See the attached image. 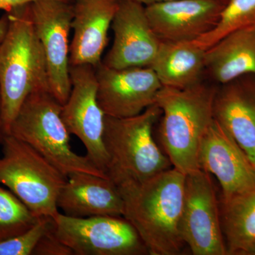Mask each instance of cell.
<instances>
[{"mask_svg":"<svg viewBox=\"0 0 255 255\" xmlns=\"http://www.w3.org/2000/svg\"><path fill=\"white\" fill-rule=\"evenodd\" d=\"M185 178L186 174L171 167L143 182L117 185L123 199L124 218L136 230L149 255L182 253Z\"/></svg>","mask_w":255,"mask_h":255,"instance_id":"1","label":"cell"},{"mask_svg":"<svg viewBox=\"0 0 255 255\" xmlns=\"http://www.w3.org/2000/svg\"><path fill=\"white\" fill-rule=\"evenodd\" d=\"M6 13L9 27L0 44L3 136L9 135L11 124L30 94L50 91L46 57L32 21L29 4Z\"/></svg>","mask_w":255,"mask_h":255,"instance_id":"2","label":"cell"},{"mask_svg":"<svg viewBox=\"0 0 255 255\" xmlns=\"http://www.w3.org/2000/svg\"><path fill=\"white\" fill-rule=\"evenodd\" d=\"M218 85L204 79L184 89L162 87L155 105L162 111L159 138L172 167L187 174L201 169V140L214 119Z\"/></svg>","mask_w":255,"mask_h":255,"instance_id":"3","label":"cell"},{"mask_svg":"<svg viewBox=\"0 0 255 255\" xmlns=\"http://www.w3.org/2000/svg\"><path fill=\"white\" fill-rule=\"evenodd\" d=\"M161 114L155 104L132 117L105 116L104 142L110 158L107 174L116 185L143 182L172 167L154 137Z\"/></svg>","mask_w":255,"mask_h":255,"instance_id":"4","label":"cell"},{"mask_svg":"<svg viewBox=\"0 0 255 255\" xmlns=\"http://www.w3.org/2000/svg\"><path fill=\"white\" fill-rule=\"evenodd\" d=\"M62 106L48 90L32 92L15 117L9 135L31 146L67 177L85 172L109 177L87 156L72 149L70 134L61 117Z\"/></svg>","mask_w":255,"mask_h":255,"instance_id":"5","label":"cell"},{"mask_svg":"<svg viewBox=\"0 0 255 255\" xmlns=\"http://www.w3.org/2000/svg\"><path fill=\"white\" fill-rule=\"evenodd\" d=\"M0 184L11 191L37 217L54 218L67 176L26 142L11 135L1 142Z\"/></svg>","mask_w":255,"mask_h":255,"instance_id":"6","label":"cell"},{"mask_svg":"<svg viewBox=\"0 0 255 255\" xmlns=\"http://www.w3.org/2000/svg\"><path fill=\"white\" fill-rule=\"evenodd\" d=\"M55 232L74 255H149L136 230L125 218H77L58 213Z\"/></svg>","mask_w":255,"mask_h":255,"instance_id":"7","label":"cell"},{"mask_svg":"<svg viewBox=\"0 0 255 255\" xmlns=\"http://www.w3.org/2000/svg\"><path fill=\"white\" fill-rule=\"evenodd\" d=\"M70 76L71 92L62 106V119L70 134L81 140L87 157L107 174L110 158L104 142L106 114L97 100L95 66L70 65Z\"/></svg>","mask_w":255,"mask_h":255,"instance_id":"8","label":"cell"},{"mask_svg":"<svg viewBox=\"0 0 255 255\" xmlns=\"http://www.w3.org/2000/svg\"><path fill=\"white\" fill-rule=\"evenodd\" d=\"M181 234L193 255H228L216 190L202 169L186 175Z\"/></svg>","mask_w":255,"mask_h":255,"instance_id":"9","label":"cell"},{"mask_svg":"<svg viewBox=\"0 0 255 255\" xmlns=\"http://www.w3.org/2000/svg\"><path fill=\"white\" fill-rule=\"evenodd\" d=\"M29 9L46 57L50 92L63 105L72 88L69 62L72 0H38L30 3Z\"/></svg>","mask_w":255,"mask_h":255,"instance_id":"10","label":"cell"},{"mask_svg":"<svg viewBox=\"0 0 255 255\" xmlns=\"http://www.w3.org/2000/svg\"><path fill=\"white\" fill-rule=\"evenodd\" d=\"M97 100L109 117L127 118L138 115L155 105L162 85L151 68H110L102 63L95 67Z\"/></svg>","mask_w":255,"mask_h":255,"instance_id":"11","label":"cell"},{"mask_svg":"<svg viewBox=\"0 0 255 255\" xmlns=\"http://www.w3.org/2000/svg\"><path fill=\"white\" fill-rule=\"evenodd\" d=\"M112 28V48L102 63L110 68H150L161 41L151 27L145 6L130 0H119Z\"/></svg>","mask_w":255,"mask_h":255,"instance_id":"12","label":"cell"},{"mask_svg":"<svg viewBox=\"0 0 255 255\" xmlns=\"http://www.w3.org/2000/svg\"><path fill=\"white\" fill-rule=\"evenodd\" d=\"M199 162L203 170L217 179L222 191V201L255 188L254 165L215 119L201 140Z\"/></svg>","mask_w":255,"mask_h":255,"instance_id":"13","label":"cell"},{"mask_svg":"<svg viewBox=\"0 0 255 255\" xmlns=\"http://www.w3.org/2000/svg\"><path fill=\"white\" fill-rule=\"evenodd\" d=\"M225 6L219 0H174L145 6V12L160 41L191 42L214 29Z\"/></svg>","mask_w":255,"mask_h":255,"instance_id":"14","label":"cell"},{"mask_svg":"<svg viewBox=\"0 0 255 255\" xmlns=\"http://www.w3.org/2000/svg\"><path fill=\"white\" fill-rule=\"evenodd\" d=\"M214 116L255 167V76L244 75L218 85Z\"/></svg>","mask_w":255,"mask_h":255,"instance_id":"15","label":"cell"},{"mask_svg":"<svg viewBox=\"0 0 255 255\" xmlns=\"http://www.w3.org/2000/svg\"><path fill=\"white\" fill-rule=\"evenodd\" d=\"M119 0H73L70 65H98Z\"/></svg>","mask_w":255,"mask_h":255,"instance_id":"16","label":"cell"},{"mask_svg":"<svg viewBox=\"0 0 255 255\" xmlns=\"http://www.w3.org/2000/svg\"><path fill=\"white\" fill-rule=\"evenodd\" d=\"M58 207L62 214L72 217H124L123 199L113 181L85 172L68 176L58 196Z\"/></svg>","mask_w":255,"mask_h":255,"instance_id":"17","label":"cell"},{"mask_svg":"<svg viewBox=\"0 0 255 255\" xmlns=\"http://www.w3.org/2000/svg\"><path fill=\"white\" fill-rule=\"evenodd\" d=\"M255 76V27L229 33L206 50L204 76L217 85Z\"/></svg>","mask_w":255,"mask_h":255,"instance_id":"18","label":"cell"},{"mask_svg":"<svg viewBox=\"0 0 255 255\" xmlns=\"http://www.w3.org/2000/svg\"><path fill=\"white\" fill-rule=\"evenodd\" d=\"M206 50L191 42H162L150 68L163 87L184 89L204 79Z\"/></svg>","mask_w":255,"mask_h":255,"instance_id":"19","label":"cell"},{"mask_svg":"<svg viewBox=\"0 0 255 255\" xmlns=\"http://www.w3.org/2000/svg\"><path fill=\"white\" fill-rule=\"evenodd\" d=\"M221 204V224L228 255H254L255 188Z\"/></svg>","mask_w":255,"mask_h":255,"instance_id":"20","label":"cell"},{"mask_svg":"<svg viewBox=\"0 0 255 255\" xmlns=\"http://www.w3.org/2000/svg\"><path fill=\"white\" fill-rule=\"evenodd\" d=\"M249 27H255V0H229L214 29L192 42L206 50L229 33Z\"/></svg>","mask_w":255,"mask_h":255,"instance_id":"21","label":"cell"},{"mask_svg":"<svg viewBox=\"0 0 255 255\" xmlns=\"http://www.w3.org/2000/svg\"><path fill=\"white\" fill-rule=\"evenodd\" d=\"M39 218L17 196L0 184V241L28 231Z\"/></svg>","mask_w":255,"mask_h":255,"instance_id":"22","label":"cell"},{"mask_svg":"<svg viewBox=\"0 0 255 255\" xmlns=\"http://www.w3.org/2000/svg\"><path fill=\"white\" fill-rule=\"evenodd\" d=\"M54 226L53 218L40 217L21 234L0 241V255H32L40 239Z\"/></svg>","mask_w":255,"mask_h":255,"instance_id":"23","label":"cell"},{"mask_svg":"<svg viewBox=\"0 0 255 255\" xmlns=\"http://www.w3.org/2000/svg\"><path fill=\"white\" fill-rule=\"evenodd\" d=\"M32 255H74V253L56 236L53 226L38 241Z\"/></svg>","mask_w":255,"mask_h":255,"instance_id":"24","label":"cell"},{"mask_svg":"<svg viewBox=\"0 0 255 255\" xmlns=\"http://www.w3.org/2000/svg\"><path fill=\"white\" fill-rule=\"evenodd\" d=\"M38 0H0V10H4L6 12L11 11L21 5L30 4Z\"/></svg>","mask_w":255,"mask_h":255,"instance_id":"25","label":"cell"},{"mask_svg":"<svg viewBox=\"0 0 255 255\" xmlns=\"http://www.w3.org/2000/svg\"><path fill=\"white\" fill-rule=\"evenodd\" d=\"M9 27V18L7 14H5L0 18V44L4 40Z\"/></svg>","mask_w":255,"mask_h":255,"instance_id":"26","label":"cell"},{"mask_svg":"<svg viewBox=\"0 0 255 255\" xmlns=\"http://www.w3.org/2000/svg\"><path fill=\"white\" fill-rule=\"evenodd\" d=\"M130 1H135L139 3L143 6H147L150 5L161 4V3L168 2V1H174V0H130Z\"/></svg>","mask_w":255,"mask_h":255,"instance_id":"27","label":"cell"},{"mask_svg":"<svg viewBox=\"0 0 255 255\" xmlns=\"http://www.w3.org/2000/svg\"><path fill=\"white\" fill-rule=\"evenodd\" d=\"M1 92H0V145H1V140L3 138V134L1 132Z\"/></svg>","mask_w":255,"mask_h":255,"instance_id":"28","label":"cell"},{"mask_svg":"<svg viewBox=\"0 0 255 255\" xmlns=\"http://www.w3.org/2000/svg\"><path fill=\"white\" fill-rule=\"evenodd\" d=\"M219 1H222V2L224 3V4H227V2L229 0H219Z\"/></svg>","mask_w":255,"mask_h":255,"instance_id":"29","label":"cell"},{"mask_svg":"<svg viewBox=\"0 0 255 255\" xmlns=\"http://www.w3.org/2000/svg\"><path fill=\"white\" fill-rule=\"evenodd\" d=\"M255 255V253H254V255Z\"/></svg>","mask_w":255,"mask_h":255,"instance_id":"30","label":"cell"}]
</instances>
